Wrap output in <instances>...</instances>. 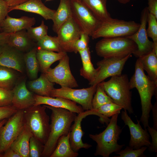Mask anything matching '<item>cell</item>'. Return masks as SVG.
Returning a JSON list of instances; mask_svg holds the SVG:
<instances>
[{
  "label": "cell",
  "mask_w": 157,
  "mask_h": 157,
  "mask_svg": "<svg viewBox=\"0 0 157 157\" xmlns=\"http://www.w3.org/2000/svg\"><path fill=\"white\" fill-rule=\"evenodd\" d=\"M147 8L149 13L157 18V0H148Z\"/></svg>",
  "instance_id": "cell-45"
},
{
  "label": "cell",
  "mask_w": 157,
  "mask_h": 157,
  "mask_svg": "<svg viewBox=\"0 0 157 157\" xmlns=\"http://www.w3.org/2000/svg\"><path fill=\"white\" fill-rule=\"evenodd\" d=\"M151 110L152 111L153 120V127L157 129V101L153 105Z\"/></svg>",
  "instance_id": "cell-48"
},
{
  "label": "cell",
  "mask_w": 157,
  "mask_h": 157,
  "mask_svg": "<svg viewBox=\"0 0 157 157\" xmlns=\"http://www.w3.org/2000/svg\"><path fill=\"white\" fill-rule=\"evenodd\" d=\"M131 56L129 54L123 57L103 58L97 62L96 76L89 84L97 85L108 77L121 75L126 62Z\"/></svg>",
  "instance_id": "cell-11"
},
{
  "label": "cell",
  "mask_w": 157,
  "mask_h": 157,
  "mask_svg": "<svg viewBox=\"0 0 157 157\" xmlns=\"http://www.w3.org/2000/svg\"><path fill=\"white\" fill-rule=\"evenodd\" d=\"M45 0L46 1H52L53 0Z\"/></svg>",
  "instance_id": "cell-54"
},
{
  "label": "cell",
  "mask_w": 157,
  "mask_h": 157,
  "mask_svg": "<svg viewBox=\"0 0 157 157\" xmlns=\"http://www.w3.org/2000/svg\"><path fill=\"white\" fill-rule=\"evenodd\" d=\"M13 90L12 105L17 110H24L34 105V94L27 88L25 80L17 84Z\"/></svg>",
  "instance_id": "cell-17"
},
{
  "label": "cell",
  "mask_w": 157,
  "mask_h": 157,
  "mask_svg": "<svg viewBox=\"0 0 157 157\" xmlns=\"http://www.w3.org/2000/svg\"><path fill=\"white\" fill-rule=\"evenodd\" d=\"M38 49L60 52H63L57 36L47 35L37 42Z\"/></svg>",
  "instance_id": "cell-33"
},
{
  "label": "cell",
  "mask_w": 157,
  "mask_h": 157,
  "mask_svg": "<svg viewBox=\"0 0 157 157\" xmlns=\"http://www.w3.org/2000/svg\"><path fill=\"white\" fill-rule=\"evenodd\" d=\"M90 36L83 32L80 37L75 43L73 48V52L76 53L89 47Z\"/></svg>",
  "instance_id": "cell-40"
},
{
  "label": "cell",
  "mask_w": 157,
  "mask_h": 157,
  "mask_svg": "<svg viewBox=\"0 0 157 157\" xmlns=\"http://www.w3.org/2000/svg\"><path fill=\"white\" fill-rule=\"evenodd\" d=\"M6 44H2L0 43V54L3 51Z\"/></svg>",
  "instance_id": "cell-50"
},
{
  "label": "cell",
  "mask_w": 157,
  "mask_h": 157,
  "mask_svg": "<svg viewBox=\"0 0 157 157\" xmlns=\"http://www.w3.org/2000/svg\"><path fill=\"white\" fill-rule=\"evenodd\" d=\"M70 132L60 138L50 157H77L78 156V153L74 151L71 147L69 141Z\"/></svg>",
  "instance_id": "cell-29"
},
{
  "label": "cell",
  "mask_w": 157,
  "mask_h": 157,
  "mask_svg": "<svg viewBox=\"0 0 157 157\" xmlns=\"http://www.w3.org/2000/svg\"><path fill=\"white\" fill-rule=\"evenodd\" d=\"M138 58L147 75L157 83V55L152 51Z\"/></svg>",
  "instance_id": "cell-30"
},
{
  "label": "cell",
  "mask_w": 157,
  "mask_h": 157,
  "mask_svg": "<svg viewBox=\"0 0 157 157\" xmlns=\"http://www.w3.org/2000/svg\"><path fill=\"white\" fill-rule=\"evenodd\" d=\"M17 110L12 105L0 106V121L8 118Z\"/></svg>",
  "instance_id": "cell-42"
},
{
  "label": "cell",
  "mask_w": 157,
  "mask_h": 157,
  "mask_svg": "<svg viewBox=\"0 0 157 157\" xmlns=\"http://www.w3.org/2000/svg\"><path fill=\"white\" fill-rule=\"evenodd\" d=\"M78 53L82 63V66L80 70V75L90 83L94 79L97 71L92 63L89 48L88 47Z\"/></svg>",
  "instance_id": "cell-27"
},
{
  "label": "cell",
  "mask_w": 157,
  "mask_h": 157,
  "mask_svg": "<svg viewBox=\"0 0 157 157\" xmlns=\"http://www.w3.org/2000/svg\"><path fill=\"white\" fill-rule=\"evenodd\" d=\"M34 17L23 16L14 18L8 15L0 24L2 32L10 34L24 30L33 26L35 23Z\"/></svg>",
  "instance_id": "cell-21"
},
{
  "label": "cell",
  "mask_w": 157,
  "mask_h": 157,
  "mask_svg": "<svg viewBox=\"0 0 157 157\" xmlns=\"http://www.w3.org/2000/svg\"><path fill=\"white\" fill-rule=\"evenodd\" d=\"M44 144L32 136L29 144V157L42 156Z\"/></svg>",
  "instance_id": "cell-39"
},
{
  "label": "cell",
  "mask_w": 157,
  "mask_h": 157,
  "mask_svg": "<svg viewBox=\"0 0 157 157\" xmlns=\"http://www.w3.org/2000/svg\"><path fill=\"white\" fill-rule=\"evenodd\" d=\"M45 106L51 111V122L50 132L47 140L44 144L42 157H50L55 149L60 138L70 132L72 124L77 115L76 113L66 109Z\"/></svg>",
  "instance_id": "cell-2"
},
{
  "label": "cell",
  "mask_w": 157,
  "mask_h": 157,
  "mask_svg": "<svg viewBox=\"0 0 157 157\" xmlns=\"http://www.w3.org/2000/svg\"><path fill=\"white\" fill-rule=\"evenodd\" d=\"M45 105L33 106L24 110L23 122L33 135L44 144L50 132L49 117Z\"/></svg>",
  "instance_id": "cell-5"
},
{
  "label": "cell",
  "mask_w": 157,
  "mask_h": 157,
  "mask_svg": "<svg viewBox=\"0 0 157 157\" xmlns=\"http://www.w3.org/2000/svg\"><path fill=\"white\" fill-rule=\"evenodd\" d=\"M0 157H21L13 149L10 147L0 156Z\"/></svg>",
  "instance_id": "cell-46"
},
{
  "label": "cell",
  "mask_w": 157,
  "mask_h": 157,
  "mask_svg": "<svg viewBox=\"0 0 157 157\" xmlns=\"http://www.w3.org/2000/svg\"><path fill=\"white\" fill-rule=\"evenodd\" d=\"M10 34L3 32L0 33V43L7 44Z\"/></svg>",
  "instance_id": "cell-49"
},
{
  "label": "cell",
  "mask_w": 157,
  "mask_h": 157,
  "mask_svg": "<svg viewBox=\"0 0 157 157\" xmlns=\"http://www.w3.org/2000/svg\"><path fill=\"white\" fill-rule=\"evenodd\" d=\"M24 110H19L0 129V156L10 147L24 124Z\"/></svg>",
  "instance_id": "cell-10"
},
{
  "label": "cell",
  "mask_w": 157,
  "mask_h": 157,
  "mask_svg": "<svg viewBox=\"0 0 157 157\" xmlns=\"http://www.w3.org/2000/svg\"><path fill=\"white\" fill-rule=\"evenodd\" d=\"M72 16L70 0H60L52 19L53 31L56 33L62 25Z\"/></svg>",
  "instance_id": "cell-24"
},
{
  "label": "cell",
  "mask_w": 157,
  "mask_h": 157,
  "mask_svg": "<svg viewBox=\"0 0 157 157\" xmlns=\"http://www.w3.org/2000/svg\"><path fill=\"white\" fill-rule=\"evenodd\" d=\"M34 42L24 29L10 34L7 44L21 52H28L33 47Z\"/></svg>",
  "instance_id": "cell-22"
},
{
  "label": "cell",
  "mask_w": 157,
  "mask_h": 157,
  "mask_svg": "<svg viewBox=\"0 0 157 157\" xmlns=\"http://www.w3.org/2000/svg\"><path fill=\"white\" fill-rule=\"evenodd\" d=\"M32 136L30 129L24 123L19 134L10 147L21 157H29V141Z\"/></svg>",
  "instance_id": "cell-23"
},
{
  "label": "cell",
  "mask_w": 157,
  "mask_h": 157,
  "mask_svg": "<svg viewBox=\"0 0 157 157\" xmlns=\"http://www.w3.org/2000/svg\"><path fill=\"white\" fill-rule=\"evenodd\" d=\"M73 18L82 31L92 36L101 22L82 1L70 0Z\"/></svg>",
  "instance_id": "cell-8"
},
{
  "label": "cell",
  "mask_w": 157,
  "mask_h": 157,
  "mask_svg": "<svg viewBox=\"0 0 157 157\" xmlns=\"http://www.w3.org/2000/svg\"><path fill=\"white\" fill-rule=\"evenodd\" d=\"M90 115L99 116V121L102 124L105 123L107 124L110 120L108 117L99 113L97 110L94 109L78 114L75 117L74 124L72 125L70 132V143L72 149L75 152H78L81 148L88 149L92 146L88 143H84L82 139L84 132L81 128V122L83 118Z\"/></svg>",
  "instance_id": "cell-12"
},
{
  "label": "cell",
  "mask_w": 157,
  "mask_h": 157,
  "mask_svg": "<svg viewBox=\"0 0 157 157\" xmlns=\"http://www.w3.org/2000/svg\"><path fill=\"white\" fill-rule=\"evenodd\" d=\"M2 32V30L0 26V33Z\"/></svg>",
  "instance_id": "cell-53"
},
{
  "label": "cell",
  "mask_w": 157,
  "mask_h": 157,
  "mask_svg": "<svg viewBox=\"0 0 157 157\" xmlns=\"http://www.w3.org/2000/svg\"><path fill=\"white\" fill-rule=\"evenodd\" d=\"M35 103L34 106L45 105L54 107L63 108L78 114L84 111L80 105L74 101L60 97H52L34 94Z\"/></svg>",
  "instance_id": "cell-18"
},
{
  "label": "cell",
  "mask_w": 157,
  "mask_h": 157,
  "mask_svg": "<svg viewBox=\"0 0 157 157\" xmlns=\"http://www.w3.org/2000/svg\"><path fill=\"white\" fill-rule=\"evenodd\" d=\"M7 120V119H6L0 121V129L5 124Z\"/></svg>",
  "instance_id": "cell-52"
},
{
  "label": "cell",
  "mask_w": 157,
  "mask_h": 157,
  "mask_svg": "<svg viewBox=\"0 0 157 157\" xmlns=\"http://www.w3.org/2000/svg\"><path fill=\"white\" fill-rule=\"evenodd\" d=\"M14 10H20L37 14L46 20H52L56 11L46 7L41 0H28L19 5L9 7V13Z\"/></svg>",
  "instance_id": "cell-20"
},
{
  "label": "cell",
  "mask_w": 157,
  "mask_h": 157,
  "mask_svg": "<svg viewBox=\"0 0 157 157\" xmlns=\"http://www.w3.org/2000/svg\"><path fill=\"white\" fill-rule=\"evenodd\" d=\"M121 118L129 129L130 139L129 146L133 149H138L144 146L149 147L151 142L147 129H143L140 124V121L138 120L137 124L134 123L126 110L122 111Z\"/></svg>",
  "instance_id": "cell-16"
},
{
  "label": "cell",
  "mask_w": 157,
  "mask_h": 157,
  "mask_svg": "<svg viewBox=\"0 0 157 157\" xmlns=\"http://www.w3.org/2000/svg\"><path fill=\"white\" fill-rule=\"evenodd\" d=\"M119 3L123 4H125L128 3L130 0H116Z\"/></svg>",
  "instance_id": "cell-51"
},
{
  "label": "cell",
  "mask_w": 157,
  "mask_h": 157,
  "mask_svg": "<svg viewBox=\"0 0 157 157\" xmlns=\"http://www.w3.org/2000/svg\"><path fill=\"white\" fill-rule=\"evenodd\" d=\"M137 49L136 44L126 37L103 38L95 47L97 55L103 58L125 57L133 54Z\"/></svg>",
  "instance_id": "cell-6"
},
{
  "label": "cell",
  "mask_w": 157,
  "mask_h": 157,
  "mask_svg": "<svg viewBox=\"0 0 157 157\" xmlns=\"http://www.w3.org/2000/svg\"><path fill=\"white\" fill-rule=\"evenodd\" d=\"M48 30V26L42 20L39 26L35 27H31L26 29V31L31 38L37 42L47 35Z\"/></svg>",
  "instance_id": "cell-36"
},
{
  "label": "cell",
  "mask_w": 157,
  "mask_h": 157,
  "mask_svg": "<svg viewBox=\"0 0 157 157\" xmlns=\"http://www.w3.org/2000/svg\"><path fill=\"white\" fill-rule=\"evenodd\" d=\"M9 7L4 0H0V24L8 15Z\"/></svg>",
  "instance_id": "cell-44"
},
{
  "label": "cell",
  "mask_w": 157,
  "mask_h": 157,
  "mask_svg": "<svg viewBox=\"0 0 157 157\" xmlns=\"http://www.w3.org/2000/svg\"><path fill=\"white\" fill-rule=\"evenodd\" d=\"M131 89L135 88L139 94L141 105L142 115L140 122L144 129L149 125L150 113L153 107L152 97L157 95V83L145 73L138 58L135 64V72L129 81Z\"/></svg>",
  "instance_id": "cell-1"
},
{
  "label": "cell",
  "mask_w": 157,
  "mask_h": 157,
  "mask_svg": "<svg viewBox=\"0 0 157 157\" xmlns=\"http://www.w3.org/2000/svg\"><path fill=\"white\" fill-rule=\"evenodd\" d=\"M147 146H144L138 149H133L130 146H127L123 150H121L115 153L119 155L114 157H146L144 152L147 149Z\"/></svg>",
  "instance_id": "cell-38"
},
{
  "label": "cell",
  "mask_w": 157,
  "mask_h": 157,
  "mask_svg": "<svg viewBox=\"0 0 157 157\" xmlns=\"http://www.w3.org/2000/svg\"><path fill=\"white\" fill-rule=\"evenodd\" d=\"M99 83L114 103L122 106L130 114L133 113L132 92L127 74L112 76L108 81H103Z\"/></svg>",
  "instance_id": "cell-4"
},
{
  "label": "cell",
  "mask_w": 157,
  "mask_h": 157,
  "mask_svg": "<svg viewBox=\"0 0 157 157\" xmlns=\"http://www.w3.org/2000/svg\"><path fill=\"white\" fill-rule=\"evenodd\" d=\"M97 87V85H94L81 89L65 87L54 88L51 92L50 97H62L72 101L79 104L84 110H92V101Z\"/></svg>",
  "instance_id": "cell-9"
},
{
  "label": "cell",
  "mask_w": 157,
  "mask_h": 157,
  "mask_svg": "<svg viewBox=\"0 0 157 157\" xmlns=\"http://www.w3.org/2000/svg\"><path fill=\"white\" fill-rule=\"evenodd\" d=\"M79 0L82 1L83 0Z\"/></svg>",
  "instance_id": "cell-55"
},
{
  "label": "cell",
  "mask_w": 157,
  "mask_h": 157,
  "mask_svg": "<svg viewBox=\"0 0 157 157\" xmlns=\"http://www.w3.org/2000/svg\"><path fill=\"white\" fill-rule=\"evenodd\" d=\"M13 90L0 87V106L12 105Z\"/></svg>",
  "instance_id": "cell-41"
},
{
  "label": "cell",
  "mask_w": 157,
  "mask_h": 157,
  "mask_svg": "<svg viewBox=\"0 0 157 157\" xmlns=\"http://www.w3.org/2000/svg\"></svg>",
  "instance_id": "cell-56"
},
{
  "label": "cell",
  "mask_w": 157,
  "mask_h": 157,
  "mask_svg": "<svg viewBox=\"0 0 157 157\" xmlns=\"http://www.w3.org/2000/svg\"><path fill=\"white\" fill-rule=\"evenodd\" d=\"M69 57L67 53L59 61L54 68H49L45 74L52 82L61 87L74 88L78 85L72 74L69 66Z\"/></svg>",
  "instance_id": "cell-13"
},
{
  "label": "cell",
  "mask_w": 157,
  "mask_h": 157,
  "mask_svg": "<svg viewBox=\"0 0 157 157\" xmlns=\"http://www.w3.org/2000/svg\"><path fill=\"white\" fill-rule=\"evenodd\" d=\"M54 83L51 82L45 73H42L38 78L28 82V87L31 91L39 95L50 97L54 88Z\"/></svg>",
  "instance_id": "cell-25"
},
{
  "label": "cell",
  "mask_w": 157,
  "mask_h": 157,
  "mask_svg": "<svg viewBox=\"0 0 157 157\" xmlns=\"http://www.w3.org/2000/svg\"><path fill=\"white\" fill-rule=\"evenodd\" d=\"M122 109L121 106L113 102H111L101 106L97 110L99 113L108 118L116 114H119Z\"/></svg>",
  "instance_id": "cell-37"
},
{
  "label": "cell",
  "mask_w": 157,
  "mask_h": 157,
  "mask_svg": "<svg viewBox=\"0 0 157 157\" xmlns=\"http://www.w3.org/2000/svg\"><path fill=\"white\" fill-rule=\"evenodd\" d=\"M83 32L72 16L64 24L56 33L62 51L73 52L74 44Z\"/></svg>",
  "instance_id": "cell-15"
},
{
  "label": "cell",
  "mask_w": 157,
  "mask_h": 157,
  "mask_svg": "<svg viewBox=\"0 0 157 157\" xmlns=\"http://www.w3.org/2000/svg\"><path fill=\"white\" fill-rule=\"evenodd\" d=\"M94 96L92 101L93 109L97 110L106 104L113 102L99 83L97 85L96 90Z\"/></svg>",
  "instance_id": "cell-34"
},
{
  "label": "cell",
  "mask_w": 157,
  "mask_h": 157,
  "mask_svg": "<svg viewBox=\"0 0 157 157\" xmlns=\"http://www.w3.org/2000/svg\"><path fill=\"white\" fill-rule=\"evenodd\" d=\"M119 114L112 117L106 129L98 134L89 135L90 138L97 144L95 156L100 155L103 157H108L113 153H116L122 149L125 146L118 143L122 129L117 124Z\"/></svg>",
  "instance_id": "cell-3"
},
{
  "label": "cell",
  "mask_w": 157,
  "mask_h": 157,
  "mask_svg": "<svg viewBox=\"0 0 157 157\" xmlns=\"http://www.w3.org/2000/svg\"><path fill=\"white\" fill-rule=\"evenodd\" d=\"M16 72L12 69L0 66V87L13 90L17 80Z\"/></svg>",
  "instance_id": "cell-32"
},
{
  "label": "cell",
  "mask_w": 157,
  "mask_h": 157,
  "mask_svg": "<svg viewBox=\"0 0 157 157\" xmlns=\"http://www.w3.org/2000/svg\"><path fill=\"white\" fill-rule=\"evenodd\" d=\"M24 55L21 52L7 44L0 54V66L22 73L24 70Z\"/></svg>",
  "instance_id": "cell-19"
},
{
  "label": "cell",
  "mask_w": 157,
  "mask_h": 157,
  "mask_svg": "<svg viewBox=\"0 0 157 157\" xmlns=\"http://www.w3.org/2000/svg\"><path fill=\"white\" fill-rule=\"evenodd\" d=\"M37 47H34L24 55V60L28 75L32 80L38 77L40 68L37 58Z\"/></svg>",
  "instance_id": "cell-31"
},
{
  "label": "cell",
  "mask_w": 157,
  "mask_h": 157,
  "mask_svg": "<svg viewBox=\"0 0 157 157\" xmlns=\"http://www.w3.org/2000/svg\"><path fill=\"white\" fill-rule=\"evenodd\" d=\"M107 0H83V2L101 22L108 20L112 17L108 12Z\"/></svg>",
  "instance_id": "cell-28"
},
{
  "label": "cell",
  "mask_w": 157,
  "mask_h": 157,
  "mask_svg": "<svg viewBox=\"0 0 157 157\" xmlns=\"http://www.w3.org/2000/svg\"><path fill=\"white\" fill-rule=\"evenodd\" d=\"M140 24L133 21H126L113 19L101 22L99 28L91 36L92 39L100 38L127 37L138 29Z\"/></svg>",
  "instance_id": "cell-7"
},
{
  "label": "cell",
  "mask_w": 157,
  "mask_h": 157,
  "mask_svg": "<svg viewBox=\"0 0 157 157\" xmlns=\"http://www.w3.org/2000/svg\"><path fill=\"white\" fill-rule=\"evenodd\" d=\"M148 26L147 33L148 37L151 38L153 42V50L157 51V18L149 13L147 17Z\"/></svg>",
  "instance_id": "cell-35"
},
{
  "label": "cell",
  "mask_w": 157,
  "mask_h": 157,
  "mask_svg": "<svg viewBox=\"0 0 157 157\" xmlns=\"http://www.w3.org/2000/svg\"><path fill=\"white\" fill-rule=\"evenodd\" d=\"M7 3L9 7L15 6L21 4L28 0H4Z\"/></svg>",
  "instance_id": "cell-47"
},
{
  "label": "cell",
  "mask_w": 157,
  "mask_h": 157,
  "mask_svg": "<svg viewBox=\"0 0 157 157\" xmlns=\"http://www.w3.org/2000/svg\"><path fill=\"white\" fill-rule=\"evenodd\" d=\"M67 53L64 52L56 53L37 49V58L42 73H45L53 63L59 61Z\"/></svg>",
  "instance_id": "cell-26"
},
{
  "label": "cell",
  "mask_w": 157,
  "mask_h": 157,
  "mask_svg": "<svg viewBox=\"0 0 157 157\" xmlns=\"http://www.w3.org/2000/svg\"><path fill=\"white\" fill-rule=\"evenodd\" d=\"M147 128L152 138V142H151L150 145L149 147V150L151 152H157V129L149 126L147 127Z\"/></svg>",
  "instance_id": "cell-43"
},
{
  "label": "cell",
  "mask_w": 157,
  "mask_h": 157,
  "mask_svg": "<svg viewBox=\"0 0 157 157\" xmlns=\"http://www.w3.org/2000/svg\"><path fill=\"white\" fill-rule=\"evenodd\" d=\"M148 13L147 7H145L141 13L140 23L138 29L132 35L126 37L133 40L137 45V49L133 54L137 58L153 51V42L149 40L147 33Z\"/></svg>",
  "instance_id": "cell-14"
}]
</instances>
